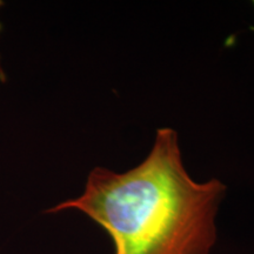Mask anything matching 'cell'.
I'll return each instance as SVG.
<instances>
[{
	"instance_id": "obj_2",
	"label": "cell",
	"mask_w": 254,
	"mask_h": 254,
	"mask_svg": "<svg viewBox=\"0 0 254 254\" xmlns=\"http://www.w3.org/2000/svg\"><path fill=\"white\" fill-rule=\"evenodd\" d=\"M0 6H1V2H0Z\"/></svg>"
},
{
	"instance_id": "obj_3",
	"label": "cell",
	"mask_w": 254,
	"mask_h": 254,
	"mask_svg": "<svg viewBox=\"0 0 254 254\" xmlns=\"http://www.w3.org/2000/svg\"><path fill=\"white\" fill-rule=\"evenodd\" d=\"M253 6H254V1H253Z\"/></svg>"
},
{
	"instance_id": "obj_1",
	"label": "cell",
	"mask_w": 254,
	"mask_h": 254,
	"mask_svg": "<svg viewBox=\"0 0 254 254\" xmlns=\"http://www.w3.org/2000/svg\"><path fill=\"white\" fill-rule=\"evenodd\" d=\"M225 193L220 180L192 179L177 132L163 127L144 161L124 173L94 167L78 198L46 213L82 212L109 234L114 254H211Z\"/></svg>"
}]
</instances>
